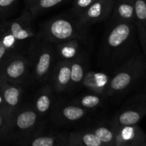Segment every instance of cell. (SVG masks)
Here are the masks:
<instances>
[{"label":"cell","mask_w":146,"mask_h":146,"mask_svg":"<svg viewBox=\"0 0 146 146\" xmlns=\"http://www.w3.org/2000/svg\"><path fill=\"white\" fill-rule=\"evenodd\" d=\"M146 75V58L138 52L113 71L106 88V96H114L131 91Z\"/></svg>","instance_id":"cell-4"},{"label":"cell","mask_w":146,"mask_h":146,"mask_svg":"<svg viewBox=\"0 0 146 146\" xmlns=\"http://www.w3.org/2000/svg\"><path fill=\"white\" fill-rule=\"evenodd\" d=\"M14 54H17V52L16 51H12L11 49H9V48H5L4 46H3L2 45L0 44V66L2 65L3 63L7 59L9 56H11V55Z\"/></svg>","instance_id":"cell-29"},{"label":"cell","mask_w":146,"mask_h":146,"mask_svg":"<svg viewBox=\"0 0 146 146\" xmlns=\"http://www.w3.org/2000/svg\"><path fill=\"white\" fill-rule=\"evenodd\" d=\"M103 98L101 95L99 94H88V95H84L80 98H76L74 100L73 104H76L84 108H94L99 106L102 104Z\"/></svg>","instance_id":"cell-23"},{"label":"cell","mask_w":146,"mask_h":146,"mask_svg":"<svg viewBox=\"0 0 146 146\" xmlns=\"http://www.w3.org/2000/svg\"><path fill=\"white\" fill-rule=\"evenodd\" d=\"M135 19L146 27V0H134Z\"/></svg>","instance_id":"cell-25"},{"label":"cell","mask_w":146,"mask_h":146,"mask_svg":"<svg viewBox=\"0 0 146 146\" xmlns=\"http://www.w3.org/2000/svg\"><path fill=\"white\" fill-rule=\"evenodd\" d=\"M18 2L19 0H0V19L8 17Z\"/></svg>","instance_id":"cell-26"},{"label":"cell","mask_w":146,"mask_h":146,"mask_svg":"<svg viewBox=\"0 0 146 146\" xmlns=\"http://www.w3.org/2000/svg\"><path fill=\"white\" fill-rule=\"evenodd\" d=\"M88 61L86 59L84 53L71 60V83L69 88L79 86L82 84L84 76L86 74Z\"/></svg>","instance_id":"cell-17"},{"label":"cell","mask_w":146,"mask_h":146,"mask_svg":"<svg viewBox=\"0 0 146 146\" xmlns=\"http://www.w3.org/2000/svg\"><path fill=\"white\" fill-rule=\"evenodd\" d=\"M34 17L29 9L25 8L22 14L17 18L4 21L0 24V29L11 34L19 43L36 36L34 27Z\"/></svg>","instance_id":"cell-8"},{"label":"cell","mask_w":146,"mask_h":146,"mask_svg":"<svg viewBox=\"0 0 146 146\" xmlns=\"http://www.w3.org/2000/svg\"><path fill=\"white\" fill-rule=\"evenodd\" d=\"M68 1L69 0H38L27 9L30 10L33 17L35 18L39 14Z\"/></svg>","instance_id":"cell-21"},{"label":"cell","mask_w":146,"mask_h":146,"mask_svg":"<svg viewBox=\"0 0 146 146\" xmlns=\"http://www.w3.org/2000/svg\"><path fill=\"white\" fill-rule=\"evenodd\" d=\"M81 42L80 40L75 38L54 44L58 57L61 60L68 61L76 58L82 53L81 51Z\"/></svg>","instance_id":"cell-16"},{"label":"cell","mask_w":146,"mask_h":146,"mask_svg":"<svg viewBox=\"0 0 146 146\" xmlns=\"http://www.w3.org/2000/svg\"><path fill=\"white\" fill-rule=\"evenodd\" d=\"M60 136L42 134L40 129L23 138L16 143V146H57L63 142Z\"/></svg>","instance_id":"cell-13"},{"label":"cell","mask_w":146,"mask_h":146,"mask_svg":"<svg viewBox=\"0 0 146 146\" xmlns=\"http://www.w3.org/2000/svg\"><path fill=\"white\" fill-rule=\"evenodd\" d=\"M38 91L34 101V108L39 115H45L51 109L53 104V88L46 83Z\"/></svg>","instance_id":"cell-18"},{"label":"cell","mask_w":146,"mask_h":146,"mask_svg":"<svg viewBox=\"0 0 146 146\" xmlns=\"http://www.w3.org/2000/svg\"><path fill=\"white\" fill-rule=\"evenodd\" d=\"M67 143L72 146H105L99 138L90 131L71 133Z\"/></svg>","instance_id":"cell-20"},{"label":"cell","mask_w":146,"mask_h":146,"mask_svg":"<svg viewBox=\"0 0 146 146\" xmlns=\"http://www.w3.org/2000/svg\"><path fill=\"white\" fill-rule=\"evenodd\" d=\"M38 118L39 114L34 107L20 106L0 131V140L17 143L39 129Z\"/></svg>","instance_id":"cell-5"},{"label":"cell","mask_w":146,"mask_h":146,"mask_svg":"<svg viewBox=\"0 0 146 146\" xmlns=\"http://www.w3.org/2000/svg\"><path fill=\"white\" fill-rule=\"evenodd\" d=\"M115 131V146H134L143 138V133L136 125L113 128Z\"/></svg>","instance_id":"cell-12"},{"label":"cell","mask_w":146,"mask_h":146,"mask_svg":"<svg viewBox=\"0 0 146 146\" xmlns=\"http://www.w3.org/2000/svg\"><path fill=\"white\" fill-rule=\"evenodd\" d=\"M27 57L31 80L38 84L48 82L58 58L54 44L36 35L31 40Z\"/></svg>","instance_id":"cell-3"},{"label":"cell","mask_w":146,"mask_h":146,"mask_svg":"<svg viewBox=\"0 0 146 146\" xmlns=\"http://www.w3.org/2000/svg\"><path fill=\"white\" fill-rule=\"evenodd\" d=\"M1 80H0V84H1Z\"/></svg>","instance_id":"cell-34"},{"label":"cell","mask_w":146,"mask_h":146,"mask_svg":"<svg viewBox=\"0 0 146 146\" xmlns=\"http://www.w3.org/2000/svg\"></svg>","instance_id":"cell-35"},{"label":"cell","mask_w":146,"mask_h":146,"mask_svg":"<svg viewBox=\"0 0 146 146\" xmlns=\"http://www.w3.org/2000/svg\"><path fill=\"white\" fill-rule=\"evenodd\" d=\"M90 131L94 133L105 146H115V131L113 127L109 128L100 125L92 128Z\"/></svg>","instance_id":"cell-22"},{"label":"cell","mask_w":146,"mask_h":146,"mask_svg":"<svg viewBox=\"0 0 146 146\" xmlns=\"http://www.w3.org/2000/svg\"><path fill=\"white\" fill-rule=\"evenodd\" d=\"M111 20L135 23L134 0H115Z\"/></svg>","instance_id":"cell-15"},{"label":"cell","mask_w":146,"mask_h":146,"mask_svg":"<svg viewBox=\"0 0 146 146\" xmlns=\"http://www.w3.org/2000/svg\"><path fill=\"white\" fill-rule=\"evenodd\" d=\"M96 1V0H74L73 4V12L76 15H79Z\"/></svg>","instance_id":"cell-28"},{"label":"cell","mask_w":146,"mask_h":146,"mask_svg":"<svg viewBox=\"0 0 146 146\" xmlns=\"http://www.w3.org/2000/svg\"><path fill=\"white\" fill-rule=\"evenodd\" d=\"M2 127H3V119H2V117H1V115H0V131L1 130Z\"/></svg>","instance_id":"cell-33"},{"label":"cell","mask_w":146,"mask_h":146,"mask_svg":"<svg viewBox=\"0 0 146 146\" xmlns=\"http://www.w3.org/2000/svg\"><path fill=\"white\" fill-rule=\"evenodd\" d=\"M86 114V108L73 104L58 108L56 118L64 123H74L83 119Z\"/></svg>","instance_id":"cell-19"},{"label":"cell","mask_w":146,"mask_h":146,"mask_svg":"<svg viewBox=\"0 0 146 146\" xmlns=\"http://www.w3.org/2000/svg\"><path fill=\"white\" fill-rule=\"evenodd\" d=\"M0 80L21 86L31 80V72L27 56L20 53L9 57L0 66Z\"/></svg>","instance_id":"cell-6"},{"label":"cell","mask_w":146,"mask_h":146,"mask_svg":"<svg viewBox=\"0 0 146 146\" xmlns=\"http://www.w3.org/2000/svg\"><path fill=\"white\" fill-rule=\"evenodd\" d=\"M114 4L115 0H96L77 17L87 27L105 21L112 15Z\"/></svg>","instance_id":"cell-9"},{"label":"cell","mask_w":146,"mask_h":146,"mask_svg":"<svg viewBox=\"0 0 146 146\" xmlns=\"http://www.w3.org/2000/svg\"><path fill=\"white\" fill-rule=\"evenodd\" d=\"M71 61L61 60L56 61L51 72L49 81L53 90L61 93L68 90L71 83Z\"/></svg>","instance_id":"cell-11"},{"label":"cell","mask_w":146,"mask_h":146,"mask_svg":"<svg viewBox=\"0 0 146 146\" xmlns=\"http://www.w3.org/2000/svg\"><path fill=\"white\" fill-rule=\"evenodd\" d=\"M57 146H72V145H69V144H68V143H67V144H66L65 142H64V141H63L62 143H60V144H58V145H57Z\"/></svg>","instance_id":"cell-32"},{"label":"cell","mask_w":146,"mask_h":146,"mask_svg":"<svg viewBox=\"0 0 146 146\" xmlns=\"http://www.w3.org/2000/svg\"><path fill=\"white\" fill-rule=\"evenodd\" d=\"M146 115V102L139 100L138 103L125 108L115 115L113 121V128L137 125Z\"/></svg>","instance_id":"cell-10"},{"label":"cell","mask_w":146,"mask_h":146,"mask_svg":"<svg viewBox=\"0 0 146 146\" xmlns=\"http://www.w3.org/2000/svg\"><path fill=\"white\" fill-rule=\"evenodd\" d=\"M24 1L26 4V8H29V7H31V5L35 4V3L36 2V1H38V0H24Z\"/></svg>","instance_id":"cell-30"},{"label":"cell","mask_w":146,"mask_h":146,"mask_svg":"<svg viewBox=\"0 0 146 146\" xmlns=\"http://www.w3.org/2000/svg\"><path fill=\"white\" fill-rule=\"evenodd\" d=\"M88 27L83 24L75 14H62L44 23L37 35L52 44L75 38L84 43L89 38Z\"/></svg>","instance_id":"cell-2"},{"label":"cell","mask_w":146,"mask_h":146,"mask_svg":"<svg viewBox=\"0 0 146 146\" xmlns=\"http://www.w3.org/2000/svg\"><path fill=\"white\" fill-rule=\"evenodd\" d=\"M139 100H141V101H145V102H146V88L145 89V91H144L143 94L142 96H140Z\"/></svg>","instance_id":"cell-31"},{"label":"cell","mask_w":146,"mask_h":146,"mask_svg":"<svg viewBox=\"0 0 146 146\" xmlns=\"http://www.w3.org/2000/svg\"><path fill=\"white\" fill-rule=\"evenodd\" d=\"M23 92L24 91L21 86L1 81L0 84V94L1 96L0 115L3 119L2 128L21 106Z\"/></svg>","instance_id":"cell-7"},{"label":"cell","mask_w":146,"mask_h":146,"mask_svg":"<svg viewBox=\"0 0 146 146\" xmlns=\"http://www.w3.org/2000/svg\"><path fill=\"white\" fill-rule=\"evenodd\" d=\"M135 23L111 20L104 34L99 63L106 70L115 71L140 52Z\"/></svg>","instance_id":"cell-1"},{"label":"cell","mask_w":146,"mask_h":146,"mask_svg":"<svg viewBox=\"0 0 146 146\" xmlns=\"http://www.w3.org/2000/svg\"><path fill=\"white\" fill-rule=\"evenodd\" d=\"M135 24L136 27L138 41L142 48L143 54L146 58V27L138 21H135Z\"/></svg>","instance_id":"cell-27"},{"label":"cell","mask_w":146,"mask_h":146,"mask_svg":"<svg viewBox=\"0 0 146 146\" xmlns=\"http://www.w3.org/2000/svg\"><path fill=\"white\" fill-rule=\"evenodd\" d=\"M0 44L5 48L19 53V47L21 44L11 34L0 29Z\"/></svg>","instance_id":"cell-24"},{"label":"cell","mask_w":146,"mask_h":146,"mask_svg":"<svg viewBox=\"0 0 146 146\" xmlns=\"http://www.w3.org/2000/svg\"><path fill=\"white\" fill-rule=\"evenodd\" d=\"M110 78L104 73L87 71L82 84L94 94L106 96V88Z\"/></svg>","instance_id":"cell-14"}]
</instances>
